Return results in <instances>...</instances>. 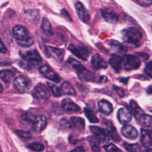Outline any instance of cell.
<instances>
[{
    "label": "cell",
    "instance_id": "29",
    "mask_svg": "<svg viewBox=\"0 0 152 152\" xmlns=\"http://www.w3.org/2000/svg\"><path fill=\"white\" fill-rule=\"evenodd\" d=\"M80 78L84 81H90L93 80V74L87 69L85 68L84 70L78 74Z\"/></svg>",
    "mask_w": 152,
    "mask_h": 152
},
{
    "label": "cell",
    "instance_id": "49",
    "mask_svg": "<svg viewBox=\"0 0 152 152\" xmlns=\"http://www.w3.org/2000/svg\"><path fill=\"white\" fill-rule=\"evenodd\" d=\"M3 90V87H2V86L1 85V84L0 83V93Z\"/></svg>",
    "mask_w": 152,
    "mask_h": 152
},
{
    "label": "cell",
    "instance_id": "33",
    "mask_svg": "<svg viewBox=\"0 0 152 152\" xmlns=\"http://www.w3.org/2000/svg\"><path fill=\"white\" fill-rule=\"evenodd\" d=\"M41 28L45 32H46L48 34H53V31L52 30V28L51 27L50 22L46 18H43L42 20Z\"/></svg>",
    "mask_w": 152,
    "mask_h": 152
},
{
    "label": "cell",
    "instance_id": "7",
    "mask_svg": "<svg viewBox=\"0 0 152 152\" xmlns=\"http://www.w3.org/2000/svg\"><path fill=\"white\" fill-rule=\"evenodd\" d=\"M101 14L104 20L110 24H115L118 21V16L116 12L110 8L102 9Z\"/></svg>",
    "mask_w": 152,
    "mask_h": 152
},
{
    "label": "cell",
    "instance_id": "10",
    "mask_svg": "<svg viewBox=\"0 0 152 152\" xmlns=\"http://www.w3.org/2000/svg\"><path fill=\"white\" fill-rule=\"evenodd\" d=\"M105 121L104 124L106 125L105 131L108 135L109 137L110 138L115 142H119L121 141V138L117 133L115 127L113 126L112 123L109 121Z\"/></svg>",
    "mask_w": 152,
    "mask_h": 152
},
{
    "label": "cell",
    "instance_id": "1",
    "mask_svg": "<svg viewBox=\"0 0 152 152\" xmlns=\"http://www.w3.org/2000/svg\"><path fill=\"white\" fill-rule=\"evenodd\" d=\"M124 44L130 48H137L140 45V40L142 34L140 29L135 27H129L124 31Z\"/></svg>",
    "mask_w": 152,
    "mask_h": 152
},
{
    "label": "cell",
    "instance_id": "15",
    "mask_svg": "<svg viewBox=\"0 0 152 152\" xmlns=\"http://www.w3.org/2000/svg\"><path fill=\"white\" fill-rule=\"evenodd\" d=\"M61 107L62 109L66 112H77L80 110V106L72 101L70 99H64L61 102Z\"/></svg>",
    "mask_w": 152,
    "mask_h": 152
},
{
    "label": "cell",
    "instance_id": "38",
    "mask_svg": "<svg viewBox=\"0 0 152 152\" xmlns=\"http://www.w3.org/2000/svg\"><path fill=\"white\" fill-rule=\"evenodd\" d=\"M36 116H34L33 113H30V112H28V113H24L23 115V116H22V119L23 121L27 122H28V123H32L34 118H35Z\"/></svg>",
    "mask_w": 152,
    "mask_h": 152
},
{
    "label": "cell",
    "instance_id": "39",
    "mask_svg": "<svg viewBox=\"0 0 152 152\" xmlns=\"http://www.w3.org/2000/svg\"><path fill=\"white\" fill-rule=\"evenodd\" d=\"M59 125L63 129H69L72 127L71 123L66 118H62L60 121Z\"/></svg>",
    "mask_w": 152,
    "mask_h": 152
},
{
    "label": "cell",
    "instance_id": "24",
    "mask_svg": "<svg viewBox=\"0 0 152 152\" xmlns=\"http://www.w3.org/2000/svg\"><path fill=\"white\" fill-rule=\"evenodd\" d=\"M140 123L144 128H152V116L143 113L140 117Z\"/></svg>",
    "mask_w": 152,
    "mask_h": 152
},
{
    "label": "cell",
    "instance_id": "11",
    "mask_svg": "<svg viewBox=\"0 0 152 152\" xmlns=\"http://www.w3.org/2000/svg\"><path fill=\"white\" fill-rule=\"evenodd\" d=\"M117 118L120 123L122 124H125L131 121L132 113L127 108L122 107L118 110Z\"/></svg>",
    "mask_w": 152,
    "mask_h": 152
},
{
    "label": "cell",
    "instance_id": "22",
    "mask_svg": "<svg viewBox=\"0 0 152 152\" xmlns=\"http://www.w3.org/2000/svg\"><path fill=\"white\" fill-rule=\"evenodd\" d=\"M47 53L49 55V56L53 58L55 60L58 61V62H61L63 59L64 55L62 51L56 48L49 46L46 49Z\"/></svg>",
    "mask_w": 152,
    "mask_h": 152
},
{
    "label": "cell",
    "instance_id": "42",
    "mask_svg": "<svg viewBox=\"0 0 152 152\" xmlns=\"http://www.w3.org/2000/svg\"><path fill=\"white\" fill-rule=\"evenodd\" d=\"M113 90L116 91V93L118 94V95L121 97H123L125 96V91L121 88H120L119 87L117 86H115V85H113Z\"/></svg>",
    "mask_w": 152,
    "mask_h": 152
},
{
    "label": "cell",
    "instance_id": "44",
    "mask_svg": "<svg viewBox=\"0 0 152 152\" xmlns=\"http://www.w3.org/2000/svg\"><path fill=\"white\" fill-rule=\"evenodd\" d=\"M139 4L142 6L147 7L152 4V0H136Z\"/></svg>",
    "mask_w": 152,
    "mask_h": 152
},
{
    "label": "cell",
    "instance_id": "27",
    "mask_svg": "<svg viewBox=\"0 0 152 152\" xmlns=\"http://www.w3.org/2000/svg\"><path fill=\"white\" fill-rule=\"evenodd\" d=\"M67 64H68V65L69 66H71L77 72V74L80 72L81 71H82L83 69H84L86 68L78 61H77V60L69 58L67 61H66Z\"/></svg>",
    "mask_w": 152,
    "mask_h": 152
},
{
    "label": "cell",
    "instance_id": "31",
    "mask_svg": "<svg viewBox=\"0 0 152 152\" xmlns=\"http://www.w3.org/2000/svg\"><path fill=\"white\" fill-rule=\"evenodd\" d=\"M129 103H130V106L132 109V110L134 112V113L135 114V115L136 116V118H140L141 115L144 113V112L142 110V109L133 100H131L129 102Z\"/></svg>",
    "mask_w": 152,
    "mask_h": 152
},
{
    "label": "cell",
    "instance_id": "40",
    "mask_svg": "<svg viewBox=\"0 0 152 152\" xmlns=\"http://www.w3.org/2000/svg\"><path fill=\"white\" fill-rule=\"evenodd\" d=\"M144 71L147 75L152 78V60L146 64Z\"/></svg>",
    "mask_w": 152,
    "mask_h": 152
},
{
    "label": "cell",
    "instance_id": "6",
    "mask_svg": "<svg viewBox=\"0 0 152 152\" xmlns=\"http://www.w3.org/2000/svg\"><path fill=\"white\" fill-rule=\"evenodd\" d=\"M39 71L46 78H48L51 81L56 83H59L61 80V78L58 75V74H56L52 68H50L48 65H44L41 66L39 68Z\"/></svg>",
    "mask_w": 152,
    "mask_h": 152
},
{
    "label": "cell",
    "instance_id": "48",
    "mask_svg": "<svg viewBox=\"0 0 152 152\" xmlns=\"http://www.w3.org/2000/svg\"><path fill=\"white\" fill-rule=\"evenodd\" d=\"M147 92L150 94H152V85L149 86L147 88Z\"/></svg>",
    "mask_w": 152,
    "mask_h": 152
},
{
    "label": "cell",
    "instance_id": "36",
    "mask_svg": "<svg viewBox=\"0 0 152 152\" xmlns=\"http://www.w3.org/2000/svg\"><path fill=\"white\" fill-rule=\"evenodd\" d=\"M27 147L30 150L33 151H42L45 148L43 144L37 142L30 143L27 145Z\"/></svg>",
    "mask_w": 152,
    "mask_h": 152
},
{
    "label": "cell",
    "instance_id": "41",
    "mask_svg": "<svg viewBox=\"0 0 152 152\" xmlns=\"http://www.w3.org/2000/svg\"><path fill=\"white\" fill-rule=\"evenodd\" d=\"M104 148L106 151H121V150H119L116 145H115L112 143L104 145Z\"/></svg>",
    "mask_w": 152,
    "mask_h": 152
},
{
    "label": "cell",
    "instance_id": "12",
    "mask_svg": "<svg viewBox=\"0 0 152 152\" xmlns=\"http://www.w3.org/2000/svg\"><path fill=\"white\" fill-rule=\"evenodd\" d=\"M91 63L96 69H106L107 67V64L99 53H96L92 56Z\"/></svg>",
    "mask_w": 152,
    "mask_h": 152
},
{
    "label": "cell",
    "instance_id": "34",
    "mask_svg": "<svg viewBox=\"0 0 152 152\" xmlns=\"http://www.w3.org/2000/svg\"><path fill=\"white\" fill-rule=\"evenodd\" d=\"M47 84L48 85L49 87L50 88L54 96L55 97H59L61 96L62 94V91H61V89L58 87L57 86L52 84V83H50L49 82H48L47 83Z\"/></svg>",
    "mask_w": 152,
    "mask_h": 152
},
{
    "label": "cell",
    "instance_id": "3",
    "mask_svg": "<svg viewBox=\"0 0 152 152\" xmlns=\"http://www.w3.org/2000/svg\"><path fill=\"white\" fill-rule=\"evenodd\" d=\"M141 65V61L132 55H126L123 57V66L126 71L136 69Z\"/></svg>",
    "mask_w": 152,
    "mask_h": 152
},
{
    "label": "cell",
    "instance_id": "16",
    "mask_svg": "<svg viewBox=\"0 0 152 152\" xmlns=\"http://www.w3.org/2000/svg\"><path fill=\"white\" fill-rule=\"evenodd\" d=\"M68 49L78 58L84 61H86L87 53L85 48H78L77 46H75L73 43H71L68 46Z\"/></svg>",
    "mask_w": 152,
    "mask_h": 152
},
{
    "label": "cell",
    "instance_id": "52",
    "mask_svg": "<svg viewBox=\"0 0 152 152\" xmlns=\"http://www.w3.org/2000/svg\"><path fill=\"white\" fill-rule=\"evenodd\" d=\"M151 112H152V110H151Z\"/></svg>",
    "mask_w": 152,
    "mask_h": 152
},
{
    "label": "cell",
    "instance_id": "18",
    "mask_svg": "<svg viewBox=\"0 0 152 152\" xmlns=\"http://www.w3.org/2000/svg\"><path fill=\"white\" fill-rule=\"evenodd\" d=\"M98 107L99 111L104 115H109L113 110L112 104L105 99L98 102Z\"/></svg>",
    "mask_w": 152,
    "mask_h": 152
},
{
    "label": "cell",
    "instance_id": "43",
    "mask_svg": "<svg viewBox=\"0 0 152 152\" xmlns=\"http://www.w3.org/2000/svg\"><path fill=\"white\" fill-rule=\"evenodd\" d=\"M136 55L140 61L141 59L143 61H146L148 59V55L145 52H137Z\"/></svg>",
    "mask_w": 152,
    "mask_h": 152
},
{
    "label": "cell",
    "instance_id": "37",
    "mask_svg": "<svg viewBox=\"0 0 152 152\" xmlns=\"http://www.w3.org/2000/svg\"><path fill=\"white\" fill-rule=\"evenodd\" d=\"M15 134L20 137L23 138H30L31 137V134L28 131H21V130H16L15 131Z\"/></svg>",
    "mask_w": 152,
    "mask_h": 152
},
{
    "label": "cell",
    "instance_id": "9",
    "mask_svg": "<svg viewBox=\"0 0 152 152\" xmlns=\"http://www.w3.org/2000/svg\"><path fill=\"white\" fill-rule=\"evenodd\" d=\"M90 129L93 134L96 136L100 141V142H109V137L107 134L105 129H103L97 126H90Z\"/></svg>",
    "mask_w": 152,
    "mask_h": 152
},
{
    "label": "cell",
    "instance_id": "19",
    "mask_svg": "<svg viewBox=\"0 0 152 152\" xmlns=\"http://www.w3.org/2000/svg\"><path fill=\"white\" fill-rule=\"evenodd\" d=\"M122 135L130 140H135L138 136L137 129L132 125H127L122 128Z\"/></svg>",
    "mask_w": 152,
    "mask_h": 152
},
{
    "label": "cell",
    "instance_id": "47",
    "mask_svg": "<svg viewBox=\"0 0 152 152\" xmlns=\"http://www.w3.org/2000/svg\"><path fill=\"white\" fill-rule=\"evenodd\" d=\"M72 151H77V152H83V151H85V148L83 146H80L73 149Z\"/></svg>",
    "mask_w": 152,
    "mask_h": 152
},
{
    "label": "cell",
    "instance_id": "21",
    "mask_svg": "<svg viewBox=\"0 0 152 152\" xmlns=\"http://www.w3.org/2000/svg\"><path fill=\"white\" fill-rule=\"evenodd\" d=\"M141 143L144 147L149 148L152 145V137L148 130L141 129Z\"/></svg>",
    "mask_w": 152,
    "mask_h": 152
},
{
    "label": "cell",
    "instance_id": "35",
    "mask_svg": "<svg viewBox=\"0 0 152 152\" xmlns=\"http://www.w3.org/2000/svg\"><path fill=\"white\" fill-rule=\"evenodd\" d=\"M124 145L125 149L128 151H140L141 150V147L138 144H128L125 142Z\"/></svg>",
    "mask_w": 152,
    "mask_h": 152
},
{
    "label": "cell",
    "instance_id": "13",
    "mask_svg": "<svg viewBox=\"0 0 152 152\" xmlns=\"http://www.w3.org/2000/svg\"><path fill=\"white\" fill-rule=\"evenodd\" d=\"M109 63L117 72H119L123 67V58L116 54H112L109 59Z\"/></svg>",
    "mask_w": 152,
    "mask_h": 152
},
{
    "label": "cell",
    "instance_id": "30",
    "mask_svg": "<svg viewBox=\"0 0 152 152\" xmlns=\"http://www.w3.org/2000/svg\"><path fill=\"white\" fill-rule=\"evenodd\" d=\"M109 45L115 50L120 52H125L127 51L126 46H125L124 45H122L119 42L111 40L109 42Z\"/></svg>",
    "mask_w": 152,
    "mask_h": 152
},
{
    "label": "cell",
    "instance_id": "17",
    "mask_svg": "<svg viewBox=\"0 0 152 152\" xmlns=\"http://www.w3.org/2000/svg\"><path fill=\"white\" fill-rule=\"evenodd\" d=\"M25 20L29 23H36L40 18L39 12L36 10H28L23 14Z\"/></svg>",
    "mask_w": 152,
    "mask_h": 152
},
{
    "label": "cell",
    "instance_id": "28",
    "mask_svg": "<svg viewBox=\"0 0 152 152\" xmlns=\"http://www.w3.org/2000/svg\"><path fill=\"white\" fill-rule=\"evenodd\" d=\"M88 141H89L91 146V150L93 151H99L100 141L94 135H91L88 137Z\"/></svg>",
    "mask_w": 152,
    "mask_h": 152
},
{
    "label": "cell",
    "instance_id": "46",
    "mask_svg": "<svg viewBox=\"0 0 152 152\" xmlns=\"http://www.w3.org/2000/svg\"><path fill=\"white\" fill-rule=\"evenodd\" d=\"M61 14L63 15L67 20H69V21H71V20H72L71 18V17H70V16H69V15L68 14V13L67 12V11H65V10H61Z\"/></svg>",
    "mask_w": 152,
    "mask_h": 152
},
{
    "label": "cell",
    "instance_id": "50",
    "mask_svg": "<svg viewBox=\"0 0 152 152\" xmlns=\"http://www.w3.org/2000/svg\"><path fill=\"white\" fill-rule=\"evenodd\" d=\"M149 132L150 134V135H151V137H152V131H149Z\"/></svg>",
    "mask_w": 152,
    "mask_h": 152
},
{
    "label": "cell",
    "instance_id": "23",
    "mask_svg": "<svg viewBox=\"0 0 152 152\" xmlns=\"http://www.w3.org/2000/svg\"><path fill=\"white\" fill-rule=\"evenodd\" d=\"M70 123L74 128L79 131H83L85 127V121L84 119L79 116H72L70 118Z\"/></svg>",
    "mask_w": 152,
    "mask_h": 152
},
{
    "label": "cell",
    "instance_id": "20",
    "mask_svg": "<svg viewBox=\"0 0 152 152\" xmlns=\"http://www.w3.org/2000/svg\"><path fill=\"white\" fill-rule=\"evenodd\" d=\"M75 8L77 14L81 21L86 22L88 20L89 16L88 12L80 2H77L75 4Z\"/></svg>",
    "mask_w": 152,
    "mask_h": 152
},
{
    "label": "cell",
    "instance_id": "5",
    "mask_svg": "<svg viewBox=\"0 0 152 152\" xmlns=\"http://www.w3.org/2000/svg\"><path fill=\"white\" fill-rule=\"evenodd\" d=\"M14 86L20 93L27 91L31 87L30 80L26 76L20 75L14 80Z\"/></svg>",
    "mask_w": 152,
    "mask_h": 152
},
{
    "label": "cell",
    "instance_id": "45",
    "mask_svg": "<svg viewBox=\"0 0 152 152\" xmlns=\"http://www.w3.org/2000/svg\"><path fill=\"white\" fill-rule=\"evenodd\" d=\"M7 51V49L5 46V45H4L2 41L0 39V53H5Z\"/></svg>",
    "mask_w": 152,
    "mask_h": 152
},
{
    "label": "cell",
    "instance_id": "8",
    "mask_svg": "<svg viewBox=\"0 0 152 152\" xmlns=\"http://www.w3.org/2000/svg\"><path fill=\"white\" fill-rule=\"evenodd\" d=\"M47 125V119L46 118L42 115L36 116L33 122L32 126L33 129L37 132H42L46 126Z\"/></svg>",
    "mask_w": 152,
    "mask_h": 152
},
{
    "label": "cell",
    "instance_id": "26",
    "mask_svg": "<svg viewBox=\"0 0 152 152\" xmlns=\"http://www.w3.org/2000/svg\"><path fill=\"white\" fill-rule=\"evenodd\" d=\"M14 77V72L10 69H2L0 71V78L5 83L10 82Z\"/></svg>",
    "mask_w": 152,
    "mask_h": 152
},
{
    "label": "cell",
    "instance_id": "51",
    "mask_svg": "<svg viewBox=\"0 0 152 152\" xmlns=\"http://www.w3.org/2000/svg\"><path fill=\"white\" fill-rule=\"evenodd\" d=\"M146 151H152V149H148V150H147Z\"/></svg>",
    "mask_w": 152,
    "mask_h": 152
},
{
    "label": "cell",
    "instance_id": "14",
    "mask_svg": "<svg viewBox=\"0 0 152 152\" xmlns=\"http://www.w3.org/2000/svg\"><path fill=\"white\" fill-rule=\"evenodd\" d=\"M20 55L22 58L26 61L34 62H40L42 61V58L36 50H30L24 51L21 53Z\"/></svg>",
    "mask_w": 152,
    "mask_h": 152
},
{
    "label": "cell",
    "instance_id": "2",
    "mask_svg": "<svg viewBox=\"0 0 152 152\" xmlns=\"http://www.w3.org/2000/svg\"><path fill=\"white\" fill-rule=\"evenodd\" d=\"M12 33L17 43L21 46L28 47L33 43V40L29 35L28 30L21 25L15 26Z\"/></svg>",
    "mask_w": 152,
    "mask_h": 152
},
{
    "label": "cell",
    "instance_id": "25",
    "mask_svg": "<svg viewBox=\"0 0 152 152\" xmlns=\"http://www.w3.org/2000/svg\"><path fill=\"white\" fill-rule=\"evenodd\" d=\"M62 93L65 95L75 96L77 93L73 87L67 81L63 83L61 85Z\"/></svg>",
    "mask_w": 152,
    "mask_h": 152
},
{
    "label": "cell",
    "instance_id": "4",
    "mask_svg": "<svg viewBox=\"0 0 152 152\" xmlns=\"http://www.w3.org/2000/svg\"><path fill=\"white\" fill-rule=\"evenodd\" d=\"M32 94L36 99L45 100L50 97V92L49 88L45 84L39 83L34 87Z\"/></svg>",
    "mask_w": 152,
    "mask_h": 152
},
{
    "label": "cell",
    "instance_id": "32",
    "mask_svg": "<svg viewBox=\"0 0 152 152\" xmlns=\"http://www.w3.org/2000/svg\"><path fill=\"white\" fill-rule=\"evenodd\" d=\"M84 114L87 118L88 119V121L91 123H97L99 122V119L96 116V115L94 114V113L91 111L90 109L85 107L84 109Z\"/></svg>",
    "mask_w": 152,
    "mask_h": 152
}]
</instances>
